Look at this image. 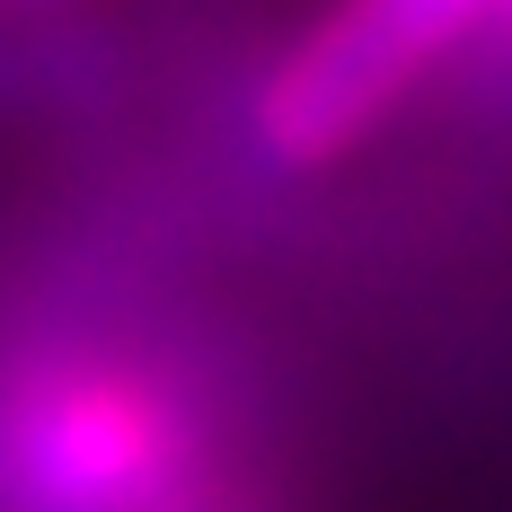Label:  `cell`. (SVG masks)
I'll list each match as a JSON object with an SVG mask.
<instances>
[{
  "instance_id": "6da1fadb",
  "label": "cell",
  "mask_w": 512,
  "mask_h": 512,
  "mask_svg": "<svg viewBox=\"0 0 512 512\" xmlns=\"http://www.w3.org/2000/svg\"><path fill=\"white\" fill-rule=\"evenodd\" d=\"M221 433L177 362L53 345L0 371V512H212Z\"/></svg>"
},
{
  "instance_id": "7a4b0ae2",
  "label": "cell",
  "mask_w": 512,
  "mask_h": 512,
  "mask_svg": "<svg viewBox=\"0 0 512 512\" xmlns=\"http://www.w3.org/2000/svg\"><path fill=\"white\" fill-rule=\"evenodd\" d=\"M495 9L504 0H327L301 36L274 53V71L256 89V142L283 168L345 159Z\"/></svg>"
}]
</instances>
